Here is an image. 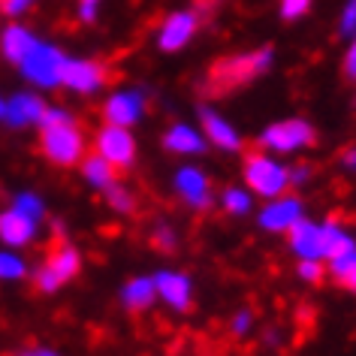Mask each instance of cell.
Returning a JSON list of instances; mask_svg holds the SVG:
<instances>
[{
	"instance_id": "obj_1",
	"label": "cell",
	"mask_w": 356,
	"mask_h": 356,
	"mask_svg": "<svg viewBox=\"0 0 356 356\" xmlns=\"http://www.w3.org/2000/svg\"><path fill=\"white\" fill-rule=\"evenodd\" d=\"M40 148L42 157L49 163H55L60 169H73L85 160L88 154V133L82 130V124L70 109L64 106H51L40 121Z\"/></svg>"
},
{
	"instance_id": "obj_2",
	"label": "cell",
	"mask_w": 356,
	"mask_h": 356,
	"mask_svg": "<svg viewBox=\"0 0 356 356\" xmlns=\"http://www.w3.org/2000/svg\"><path fill=\"white\" fill-rule=\"evenodd\" d=\"M353 233L338 220H311L302 218L296 227L287 233V245L290 254L296 260H308V263H323L329 257H335L341 248L353 242Z\"/></svg>"
},
{
	"instance_id": "obj_3",
	"label": "cell",
	"mask_w": 356,
	"mask_h": 356,
	"mask_svg": "<svg viewBox=\"0 0 356 356\" xmlns=\"http://www.w3.org/2000/svg\"><path fill=\"white\" fill-rule=\"evenodd\" d=\"M242 178H245V188L254 197H263V200L281 197V193L290 191V166L284 163V157H275L260 148L245 154Z\"/></svg>"
},
{
	"instance_id": "obj_4",
	"label": "cell",
	"mask_w": 356,
	"mask_h": 356,
	"mask_svg": "<svg viewBox=\"0 0 356 356\" xmlns=\"http://www.w3.org/2000/svg\"><path fill=\"white\" fill-rule=\"evenodd\" d=\"M64 60H67V51L51 40H37L33 46L28 49L15 70L22 73V79L28 82L33 91H58L60 88V70H64Z\"/></svg>"
},
{
	"instance_id": "obj_5",
	"label": "cell",
	"mask_w": 356,
	"mask_h": 356,
	"mask_svg": "<svg viewBox=\"0 0 356 356\" xmlns=\"http://www.w3.org/2000/svg\"><path fill=\"white\" fill-rule=\"evenodd\" d=\"M79 272H82V251L70 242H60L46 254V260H42L37 269H31V278L40 293L55 296L70 281H76Z\"/></svg>"
},
{
	"instance_id": "obj_6",
	"label": "cell",
	"mask_w": 356,
	"mask_h": 356,
	"mask_svg": "<svg viewBox=\"0 0 356 356\" xmlns=\"http://www.w3.org/2000/svg\"><path fill=\"white\" fill-rule=\"evenodd\" d=\"M317 139V130L314 124L305 121V118H284V121H272L257 133V148L260 151H269L275 157H290V154H299L314 145Z\"/></svg>"
},
{
	"instance_id": "obj_7",
	"label": "cell",
	"mask_w": 356,
	"mask_h": 356,
	"mask_svg": "<svg viewBox=\"0 0 356 356\" xmlns=\"http://www.w3.org/2000/svg\"><path fill=\"white\" fill-rule=\"evenodd\" d=\"M272 67H275V49L263 46V49L245 51V55H233L220 60L218 67H211V85L220 88V91H229V88L248 85L254 79L266 76Z\"/></svg>"
},
{
	"instance_id": "obj_8",
	"label": "cell",
	"mask_w": 356,
	"mask_h": 356,
	"mask_svg": "<svg viewBox=\"0 0 356 356\" xmlns=\"http://www.w3.org/2000/svg\"><path fill=\"white\" fill-rule=\"evenodd\" d=\"M94 154H100L106 163H112L118 172L136 166L139 148H136V136L130 127H118V124H103L94 133Z\"/></svg>"
},
{
	"instance_id": "obj_9",
	"label": "cell",
	"mask_w": 356,
	"mask_h": 356,
	"mask_svg": "<svg viewBox=\"0 0 356 356\" xmlns=\"http://www.w3.org/2000/svg\"><path fill=\"white\" fill-rule=\"evenodd\" d=\"M200 24H202V15L200 10H172L160 22V28L154 33V46L163 51V55H178L184 51L193 42V37L200 33Z\"/></svg>"
},
{
	"instance_id": "obj_10",
	"label": "cell",
	"mask_w": 356,
	"mask_h": 356,
	"mask_svg": "<svg viewBox=\"0 0 356 356\" xmlns=\"http://www.w3.org/2000/svg\"><path fill=\"white\" fill-rule=\"evenodd\" d=\"M172 193L191 211H209L215 202V188H211L209 172L193 163H181L172 172Z\"/></svg>"
},
{
	"instance_id": "obj_11",
	"label": "cell",
	"mask_w": 356,
	"mask_h": 356,
	"mask_svg": "<svg viewBox=\"0 0 356 356\" xmlns=\"http://www.w3.org/2000/svg\"><path fill=\"white\" fill-rule=\"evenodd\" d=\"M106 85H109V67L106 64L94 58L67 55L64 70H60V88H67V91H73L79 97H91L106 91Z\"/></svg>"
},
{
	"instance_id": "obj_12",
	"label": "cell",
	"mask_w": 356,
	"mask_h": 356,
	"mask_svg": "<svg viewBox=\"0 0 356 356\" xmlns=\"http://www.w3.org/2000/svg\"><path fill=\"white\" fill-rule=\"evenodd\" d=\"M302 218H308L305 200L296 193H281L263 202V209L257 211V227L272 236H287Z\"/></svg>"
},
{
	"instance_id": "obj_13",
	"label": "cell",
	"mask_w": 356,
	"mask_h": 356,
	"mask_svg": "<svg viewBox=\"0 0 356 356\" xmlns=\"http://www.w3.org/2000/svg\"><path fill=\"white\" fill-rule=\"evenodd\" d=\"M148 112V94L142 88H118L103 100V121L118 127H136Z\"/></svg>"
},
{
	"instance_id": "obj_14",
	"label": "cell",
	"mask_w": 356,
	"mask_h": 356,
	"mask_svg": "<svg viewBox=\"0 0 356 356\" xmlns=\"http://www.w3.org/2000/svg\"><path fill=\"white\" fill-rule=\"evenodd\" d=\"M154 275V287H157V302H163L169 311L175 314H188L193 305V296H197V287H193V278L181 269H157Z\"/></svg>"
},
{
	"instance_id": "obj_15",
	"label": "cell",
	"mask_w": 356,
	"mask_h": 356,
	"mask_svg": "<svg viewBox=\"0 0 356 356\" xmlns=\"http://www.w3.org/2000/svg\"><path fill=\"white\" fill-rule=\"evenodd\" d=\"M197 115H200V130H202V136L209 139L211 148L224 151V154H238V151H242V145H245L242 133H238V127L224 112H218L215 106L202 103L197 109Z\"/></svg>"
},
{
	"instance_id": "obj_16",
	"label": "cell",
	"mask_w": 356,
	"mask_h": 356,
	"mask_svg": "<svg viewBox=\"0 0 356 356\" xmlns=\"http://www.w3.org/2000/svg\"><path fill=\"white\" fill-rule=\"evenodd\" d=\"M49 103L46 97L33 88H24V91H15L6 97V115L3 124L10 130H28V127H40L42 115H46Z\"/></svg>"
},
{
	"instance_id": "obj_17",
	"label": "cell",
	"mask_w": 356,
	"mask_h": 356,
	"mask_svg": "<svg viewBox=\"0 0 356 356\" xmlns=\"http://www.w3.org/2000/svg\"><path fill=\"white\" fill-rule=\"evenodd\" d=\"M42 220L24 215V211L6 206L0 211V245L3 248H15V251H24L40 238Z\"/></svg>"
},
{
	"instance_id": "obj_18",
	"label": "cell",
	"mask_w": 356,
	"mask_h": 356,
	"mask_svg": "<svg viewBox=\"0 0 356 356\" xmlns=\"http://www.w3.org/2000/svg\"><path fill=\"white\" fill-rule=\"evenodd\" d=\"M163 148L169 151V154L175 157H184V160H193V157H202L206 151L211 148L209 139L202 136V130L197 127V124H188V121H175L169 124V127L163 130Z\"/></svg>"
},
{
	"instance_id": "obj_19",
	"label": "cell",
	"mask_w": 356,
	"mask_h": 356,
	"mask_svg": "<svg viewBox=\"0 0 356 356\" xmlns=\"http://www.w3.org/2000/svg\"><path fill=\"white\" fill-rule=\"evenodd\" d=\"M118 302L130 314H142L157 305V287H154V275H133L124 281V287L118 290Z\"/></svg>"
},
{
	"instance_id": "obj_20",
	"label": "cell",
	"mask_w": 356,
	"mask_h": 356,
	"mask_svg": "<svg viewBox=\"0 0 356 356\" xmlns=\"http://www.w3.org/2000/svg\"><path fill=\"white\" fill-rule=\"evenodd\" d=\"M40 40L37 31H31L28 24L22 22H10L0 28V58L6 60V64H19V60L28 55V49L33 46V42Z\"/></svg>"
},
{
	"instance_id": "obj_21",
	"label": "cell",
	"mask_w": 356,
	"mask_h": 356,
	"mask_svg": "<svg viewBox=\"0 0 356 356\" xmlns=\"http://www.w3.org/2000/svg\"><path fill=\"white\" fill-rule=\"evenodd\" d=\"M79 172H82V181H85L91 191L100 193V197L112 188L115 181H121V178H118V169H115L112 163H106L100 154H85V160L79 163Z\"/></svg>"
},
{
	"instance_id": "obj_22",
	"label": "cell",
	"mask_w": 356,
	"mask_h": 356,
	"mask_svg": "<svg viewBox=\"0 0 356 356\" xmlns=\"http://www.w3.org/2000/svg\"><path fill=\"white\" fill-rule=\"evenodd\" d=\"M218 206L224 209L229 218H248V215H254V193L248 191L245 184H227V188L218 193Z\"/></svg>"
},
{
	"instance_id": "obj_23",
	"label": "cell",
	"mask_w": 356,
	"mask_h": 356,
	"mask_svg": "<svg viewBox=\"0 0 356 356\" xmlns=\"http://www.w3.org/2000/svg\"><path fill=\"white\" fill-rule=\"evenodd\" d=\"M103 200H106V206H109L115 215H121V218H133L136 215V209H139L136 193H133V188L130 184H124V181H115L112 188L103 193Z\"/></svg>"
},
{
	"instance_id": "obj_24",
	"label": "cell",
	"mask_w": 356,
	"mask_h": 356,
	"mask_svg": "<svg viewBox=\"0 0 356 356\" xmlns=\"http://www.w3.org/2000/svg\"><path fill=\"white\" fill-rule=\"evenodd\" d=\"M31 275V266L22 251L15 248H0V284H15Z\"/></svg>"
},
{
	"instance_id": "obj_25",
	"label": "cell",
	"mask_w": 356,
	"mask_h": 356,
	"mask_svg": "<svg viewBox=\"0 0 356 356\" xmlns=\"http://www.w3.org/2000/svg\"><path fill=\"white\" fill-rule=\"evenodd\" d=\"M10 206L19 209V211H24V215H31V218H37V220H46V209H49L46 200H42L37 191H31V188L15 191L13 200H10Z\"/></svg>"
},
{
	"instance_id": "obj_26",
	"label": "cell",
	"mask_w": 356,
	"mask_h": 356,
	"mask_svg": "<svg viewBox=\"0 0 356 356\" xmlns=\"http://www.w3.org/2000/svg\"><path fill=\"white\" fill-rule=\"evenodd\" d=\"M353 269H356V238L347 248H341L335 257L326 260V275H332V278H338V281H344Z\"/></svg>"
},
{
	"instance_id": "obj_27",
	"label": "cell",
	"mask_w": 356,
	"mask_h": 356,
	"mask_svg": "<svg viewBox=\"0 0 356 356\" xmlns=\"http://www.w3.org/2000/svg\"><path fill=\"white\" fill-rule=\"evenodd\" d=\"M151 245H154L160 254H175L178 251V229L169 224V220H157V224L151 227Z\"/></svg>"
},
{
	"instance_id": "obj_28",
	"label": "cell",
	"mask_w": 356,
	"mask_h": 356,
	"mask_svg": "<svg viewBox=\"0 0 356 356\" xmlns=\"http://www.w3.org/2000/svg\"><path fill=\"white\" fill-rule=\"evenodd\" d=\"M257 329V314L254 308H238L233 311V317H229V335L236 338H248Z\"/></svg>"
},
{
	"instance_id": "obj_29",
	"label": "cell",
	"mask_w": 356,
	"mask_h": 356,
	"mask_svg": "<svg viewBox=\"0 0 356 356\" xmlns=\"http://www.w3.org/2000/svg\"><path fill=\"white\" fill-rule=\"evenodd\" d=\"M314 0H278V15L284 22H302L311 13Z\"/></svg>"
},
{
	"instance_id": "obj_30",
	"label": "cell",
	"mask_w": 356,
	"mask_h": 356,
	"mask_svg": "<svg viewBox=\"0 0 356 356\" xmlns=\"http://www.w3.org/2000/svg\"><path fill=\"white\" fill-rule=\"evenodd\" d=\"M356 33V0H347L338 13V37L341 40H350Z\"/></svg>"
},
{
	"instance_id": "obj_31",
	"label": "cell",
	"mask_w": 356,
	"mask_h": 356,
	"mask_svg": "<svg viewBox=\"0 0 356 356\" xmlns=\"http://www.w3.org/2000/svg\"><path fill=\"white\" fill-rule=\"evenodd\" d=\"M33 6H37V0H0V13L13 22H22Z\"/></svg>"
},
{
	"instance_id": "obj_32",
	"label": "cell",
	"mask_w": 356,
	"mask_h": 356,
	"mask_svg": "<svg viewBox=\"0 0 356 356\" xmlns=\"http://www.w3.org/2000/svg\"><path fill=\"white\" fill-rule=\"evenodd\" d=\"M326 275V266L323 263H308V260H299L296 263V278L305 281V284H320Z\"/></svg>"
},
{
	"instance_id": "obj_33",
	"label": "cell",
	"mask_w": 356,
	"mask_h": 356,
	"mask_svg": "<svg viewBox=\"0 0 356 356\" xmlns=\"http://www.w3.org/2000/svg\"><path fill=\"white\" fill-rule=\"evenodd\" d=\"M100 3L103 0H76V19L82 24H94L100 15Z\"/></svg>"
},
{
	"instance_id": "obj_34",
	"label": "cell",
	"mask_w": 356,
	"mask_h": 356,
	"mask_svg": "<svg viewBox=\"0 0 356 356\" xmlns=\"http://www.w3.org/2000/svg\"><path fill=\"white\" fill-rule=\"evenodd\" d=\"M341 70H344V79H347V82H356V33H353L350 40H347V51H344Z\"/></svg>"
},
{
	"instance_id": "obj_35",
	"label": "cell",
	"mask_w": 356,
	"mask_h": 356,
	"mask_svg": "<svg viewBox=\"0 0 356 356\" xmlns=\"http://www.w3.org/2000/svg\"><path fill=\"white\" fill-rule=\"evenodd\" d=\"M308 181H311V169L308 166H290V188L293 191H302Z\"/></svg>"
},
{
	"instance_id": "obj_36",
	"label": "cell",
	"mask_w": 356,
	"mask_h": 356,
	"mask_svg": "<svg viewBox=\"0 0 356 356\" xmlns=\"http://www.w3.org/2000/svg\"><path fill=\"white\" fill-rule=\"evenodd\" d=\"M341 166L347 169V172L356 175V145H350V148L341 151Z\"/></svg>"
},
{
	"instance_id": "obj_37",
	"label": "cell",
	"mask_w": 356,
	"mask_h": 356,
	"mask_svg": "<svg viewBox=\"0 0 356 356\" xmlns=\"http://www.w3.org/2000/svg\"><path fill=\"white\" fill-rule=\"evenodd\" d=\"M15 356H64V353L51 350V347H24V350H19Z\"/></svg>"
},
{
	"instance_id": "obj_38",
	"label": "cell",
	"mask_w": 356,
	"mask_h": 356,
	"mask_svg": "<svg viewBox=\"0 0 356 356\" xmlns=\"http://www.w3.org/2000/svg\"><path fill=\"white\" fill-rule=\"evenodd\" d=\"M341 284H344V287H350V290H356V269H353L350 275H347V278H344Z\"/></svg>"
},
{
	"instance_id": "obj_39",
	"label": "cell",
	"mask_w": 356,
	"mask_h": 356,
	"mask_svg": "<svg viewBox=\"0 0 356 356\" xmlns=\"http://www.w3.org/2000/svg\"><path fill=\"white\" fill-rule=\"evenodd\" d=\"M3 115H6V97L0 94V124H3Z\"/></svg>"
}]
</instances>
